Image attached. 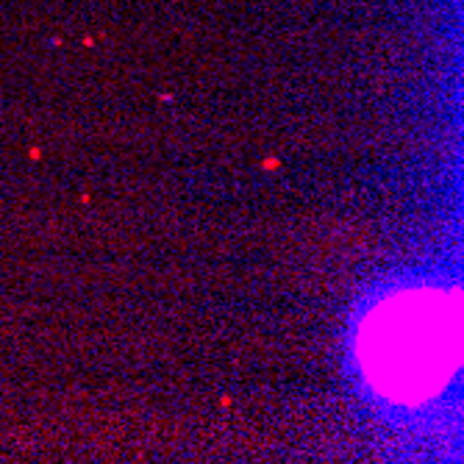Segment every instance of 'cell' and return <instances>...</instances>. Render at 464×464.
<instances>
[{"label": "cell", "mask_w": 464, "mask_h": 464, "mask_svg": "<svg viewBox=\"0 0 464 464\" xmlns=\"http://www.w3.org/2000/svg\"><path fill=\"white\" fill-rule=\"evenodd\" d=\"M434 304H426V298L417 301H401L395 309V317L409 340L387 328L382 320L372 323L370 334V372L378 378V384L387 390H398L403 398V390H426L434 378H445V362H448V320L434 328L437 320Z\"/></svg>", "instance_id": "cell-1"}]
</instances>
